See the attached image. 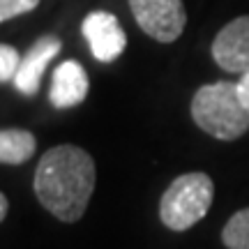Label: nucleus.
Listing matches in <instances>:
<instances>
[{"label": "nucleus", "mask_w": 249, "mask_h": 249, "mask_svg": "<svg viewBox=\"0 0 249 249\" xmlns=\"http://www.w3.org/2000/svg\"><path fill=\"white\" fill-rule=\"evenodd\" d=\"M88 90L90 81L83 65L76 60H65L53 71L49 99H51V104L55 108H71L79 107L81 102L88 97Z\"/></svg>", "instance_id": "8"}, {"label": "nucleus", "mask_w": 249, "mask_h": 249, "mask_svg": "<svg viewBox=\"0 0 249 249\" xmlns=\"http://www.w3.org/2000/svg\"><path fill=\"white\" fill-rule=\"evenodd\" d=\"M33 187L55 219L79 222L95 192V160L79 145H55L42 155Z\"/></svg>", "instance_id": "1"}, {"label": "nucleus", "mask_w": 249, "mask_h": 249, "mask_svg": "<svg viewBox=\"0 0 249 249\" xmlns=\"http://www.w3.org/2000/svg\"><path fill=\"white\" fill-rule=\"evenodd\" d=\"M213 58L224 71H249V14L233 18L217 33L213 42Z\"/></svg>", "instance_id": "6"}, {"label": "nucleus", "mask_w": 249, "mask_h": 249, "mask_svg": "<svg viewBox=\"0 0 249 249\" xmlns=\"http://www.w3.org/2000/svg\"><path fill=\"white\" fill-rule=\"evenodd\" d=\"M35 134L28 129H0V164H26L35 155Z\"/></svg>", "instance_id": "9"}, {"label": "nucleus", "mask_w": 249, "mask_h": 249, "mask_svg": "<svg viewBox=\"0 0 249 249\" xmlns=\"http://www.w3.org/2000/svg\"><path fill=\"white\" fill-rule=\"evenodd\" d=\"M7 210H9V203H7V196L0 192V222L7 217Z\"/></svg>", "instance_id": "14"}, {"label": "nucleus", "mask_w": 249, "mask_h": 249, "mask_svg": "<svg viewBox=\"0 0 249 249\" xmlns=\"http://www.w3.org/2000/svg\"><path fill=\"white\" fill-rule=\"evenodd\" d=\"M194 123L219 141H235L249 129V113L238 99V83L217 81L196 90L192 97Z\"/></svg>", "instance_id": "2"}, {"label": "nucleus", "mask_w": 249, "mask_h": 249, "mask_svg": "<svg viewBox=\"0 0 249 249\" xmlns=\"http://www.w3.org/2000/svg\"><path fill=\"white\" fill-rule=\"evenodd\" d=\"M222 242L229 249H249V208L238 210L226 222L222 231Z\"/></svg>", "instance_id": "10"}, {"label": "nucleus", "mask_w": 249, "mask_h": 249, "mask_svg": "<svg viewBox=\"0 0 249 249\" xmlns=\"http://www.w3.org/2000/svg\"><path fill=\"white\" fill-rule=\"evenodd\" d=\"M214 198L208 173H185L173 180L160 201V219L171 231H187L203 219Z\"/></svg>", "instance_id": "3"}, {"label": "nucleus", "mask_w": 249, "mask_h": 249, "mask_svg": "<svg viewBox=\"0 0 249 249\" xmlns=\"http://www.w3.org/2000/svg\"><path fill=\"white\" fill-rule=\"evenodd\" d=\"M238 99L245 107V111L249 113V71H245L240 76V81H238Z\"/></svg>", "instance_id": "13"}, {"label": "nucleus", "mask_w": 249, "mask_h": 249, "mask_svg": "<svg viewBox=\"0 0 249 249\" xmlns=\"http://www.w3.org/2000/svg\"><path fill=\"white\" fill-rule=\"evenodd\" d=\"M60 49H62V42L55 35L39 37L35 44L26 51V55L21 58V62H18L17 76H14V88H17L21 95H26V97L37 95L49 62L60 53Z\"/></svg>", "instance_id": "7"}, {"label": "nucleus", "mask_w": 249, "mask_h": 249, "mask_svg": "<svg viewBox=\"0 0 249 249\" xmlns=\"http://www.w3.org/2000/svg\"><path fill=\"white\" fill-rule=\"evenodd\" d=\"M81 33L99 62H113L123 55L127 46V35L120 21L108 12H90L81 23Z\"/></svg>", "instance_id": "5"}, {"label": "nucleus", "mask_w": 249, "mask_h": 249, "mask_svg": "<svg viewBox=\"0 0 249 249\" xmlns=\"http://www.w3.org/2000/svg\"><path fill=\"white\" fill-rule=\"evenodd\" d=\"M18 51L9 44H0V83H7V81H14L18 70Z\"/></svg>", "instance_id": "11"}, {"label": "nucleus", "mask_w": 249, "mask_h": 249, "mask_svg": "<svg viewBox=\"0 0 249 249\" xmlns=\"http://www.w3.org/2000/svg\"><path fill=\"white\" fill-rule=\"evenodd\" d=\"M136 23L143 33L157 42H176L187 23L182 0H129Z\"/></svg>", "instance_id": "4"}, {"label": "nucleus", "mask_w": 249, "mask_h": 249, "mask_svg": "<svg viewBox=\"0 0 249 249\" xmlns=\"http://www.w3.org/2000/svg\"><path fill=\"white\" fill-rule=\"evenodd\" d=\"M39 5V0H0V23L7 18L28 14Z\"/></svg>", "instance_id": "12"}]
</instances>
